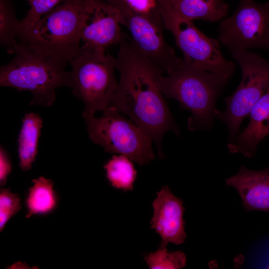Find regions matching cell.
<instances>
[{"label":"cell","instance_id":"6da1fadb","mask_svg":"<svg viewBox=\"0 0 269 269\" xmlns=\"http://www.w3.org/2000/svg\"><path fill=\"white\" fill-rule=\"evenodd\" d=\"M116 57L120 73L117 89L109 106L128 116L154 141L160 157L164 134L180 131L169 109L159 84L163 73L123 32Z\"/></svg>","mask_w":269,"mask_h":269},{"label":"cell","instance_id":"7a4b0ae2","mask_svg":"<svg viewBox=\"0 0 269 269\" xmlns=\"http://www.w3.org/2000/svg\"><path fill=\"white\" fill-rule=\"evenodd\" d=\"M13 58L0 68V86L27 91L32 95L31 106L50 107L56 99V90L72 88L71 72L65 65L24 42H18Z\"/></svg>","mask_w":269,"mask_h":269},{"label":"cell","instance_id":"3957f363","mask_svg":"<svg viewBox=\"0 0 269 269\" xmlns=\"http://www.w3.org/2000/svg\"><path fill=\"white\" fill-rule=\"evenodd\" d=\"M159 84L164 97L179 103V108L191 113L187 121L190 131L211 128L217 109L216 103L229 81L186 63L183 59Z\"/></svg>","mask_w":269,"mask_h":269},{"label":"cell","instance_id":"277c9868","mask_svg":"<svg viewBox=\"0 0 269 269\" xmlns=\"http://www.w3.org/2000/svg\"><path fill=\"white\" fill-rule=\"evenodd\" d=\"M84 0H64L28 28L19 32L28 44L66 66L80 53Z\"/></svg>","mask_w":269,"mask_h":269},{"label":"cell","instance_id":"5b68a950","mask_svg":"<svg viewBox=\"0 0 269 269\" xmlns=\"http://www.w3.org/2000/svg\"><path fill=\"white\" fill-rule=\"evenodd\" d=\"M102 112L98 118L82 113L91 140L106 152L124 155L139 165L150 163L155 158L151 137L115 108L109 106Z\"/></svg>","mask_w":269,"mask_h":269},{"label":"cell","instance_id":"8992f818","mask_svg":"<svg viewBox=\"0 0 269 269\" xmlns=\"http://www.w3.org/2000/svg\"><path fill=\"white\" fill-rule=\"evenodd\" d=\"M70 64L74 82L72 93L83 102L84 112L95 115L104 111L118 87L116 57L106 54L105 49L82 45Z\"/></svg>","mask_w":269,"mask_h":269},{"label":"cell","instance_id":"52a82bcc","mask_svg":"<svg viewBox=\"0 0 269 269\" xmlns=\"http://www.w3.org/2000/svg\"><path fill=\"white\" fill-rule=\"evenodd\" d=\"M158 2L164 27L173 35L184 61L229 81L235 72V64L223 56L218 40L208 37L193 21L176 17L166 5Z\"/></svg>","mask_w":269,"mask_h":269},{"label":"cell","instance_id":"ba28073f","mask_svg":"<svg viewBox=\"0 0 269 269\" xmlns=\"http://www.w3.org/2000/svg\"><path fill=\"white\" fill-rule=\"evenodd\" d=\"M232 54L241 67V81L234 92L225 98V110H217L215 115L227 126L230 141L238 134L242 121L269 85V61L249 51Z\"/></svg>","mask_w":269,"mask_h":269},{"label":"cell","instance_id":"9c48e42d","mask_svg":"<svg viewBox=\"0 0 269 269\" xmlns=\"http://www.w3.org/2000/svg\"><path fill=\"white\" fill-rule=\"evenodd\" d=\"M218 40L231 53L269 49V2L240 0L234 13L221 20Z\"/></svg>","mask_w":269,"mask_h":269},{"label":"cell","instance_id":"30bf717a","mask_svg":"<svg viewBox=\"0 0 269 269\" xmlns=\"http://www.w3.org/2000/svg\"><path fill=\"white\" fill-rule=\"evenodd\" d=\"M118 9L121 25L130 32L136 46L164 73H169L181 59L176 56L163 35L162 18L139 13L124 0H105Z\"/></svg>","mask_w":269,"mask_h":269},{"label":"cell","instance_id":"8fae6325","mask_svg":"<svg viewBox=\"0 0 269 269\" xmlns=\"http://www.w3.org/2000/svg\"><path fill=\"white\" fill-rule=\"evenodd\" d=\"M119 11L105 0H84L81 21L82 45L106 49L120 43L123 32Z\"/></svg>","mask_w":269,"mask_h":269},{"label":"cell","instance_id":"7c38bea8","mask_svg":"<svg viewBox=\"0 0 269 269\" xmlns=\"http://www.w3.org/2000/svg\"><path fill=\"white\" fill-rule=\"evenodd\" d=\"M181 199L177 197L167 185L157 192L152 205L153 215L150 228L161 237L159 248H166L169 243L179 245L186 238L183 214L185 208Z\"/></svg>","mask_w":269,"mask_h":269},{"label":"cell","instance_id":"4fadbf2b","mask_svg":"<svg viewBox=\"0 0 269 269\" xmlns=\"http://www.w3.org/2000/svg\"><path fill=\"white\" fill-rule=\"evenodd\" d=\"M226 183L237 190L247 211L269 212V167L253 170L243 166Z\"/></svg>","mask_w":269,"mask_h":269},{"label":"cell","instance_id":"5bb4252c","mask_svg":"<svg viewBox=\"0 0 269 269\" xmlns=\"http://www.w3.org/2000/svg\"><path fill=\"white\" fill-rule=\"evenodd\" d=\"M249 123L242 132L227 145L230 152L245 157L256 154L259 143L269 134V85L249 114Z\"/></svg>","mask_w":269,"mask_h":269},{"label":"cell","instance_id":"9a60e30c","mask_svg":"<svg viewBox=\"0 0 269 269\" xmlns=\"http://www.w3.org/2000/svg\"><path fill=\"white\" fill-rule=\"evenodd\" d=\"M176 17L215 22L226 17L229 5L223 0H158Z\"/></svg>","mask_w":269,"mask_h":269},{"label":"cell","instance_id":"2e32d148","mask_svg":"<svg viewBox=\"0 0 269 269\" xmlns=\"http://www.w3.org/2000/svg\"><path fill=\"white\" fill-rule=\"evenodd\" d=\"M42 127V119L38 114H25L17 139L19 166L23 171L31 169L35 160Z\"/></svg>","mask_w":269,"mask_h":269},{"label":"cell","instance_id":"e0dca14e","mask_svg":"<svg viewBox=\"0 0 269 269\" xmlns=\"http://www.w3.org/2000/svg\"><path fill=\"white\" fill-rule=\"evenodd\" d=\"M25 199L26 218L33 215H45L56 208L58 197L53 188L54 182L50 179L40 176L32 180Z\"/></svg>","mask_w":269,"mask_h":269},{"label":"cell","instance_id":"ac0fdd59","mask_svg":"<svg viewBox=\"0 0 269 269\" xmlns=\"http://www.w3.org/2000/svg\"><path fill=\"white\" fill-rule=\"evenodd\" d=\"M104 168L112 186L125 192L133 190L137 171L129 157L123 154L114 155Z\"/></svg>","mask_w":269,"mask_h":269},{"label":"cell","instance_id":"d6986e66","mask_svg":"<svg viewBox=\"0 0 269 269\" xmlns=\"http://www.w3.org/2000/svg\"><path fill=\"white\" fill-rule=\"evenodd\" d=\"M20 21L8 0H0V43L8 53H14L17 44Z\"/></svg>","mask_w":269,"mask_h":269},{"label":"cell","instance_id":"ffe728a7","mask_svg":"<svg viewBox=\"0 0 269 269\" xmlns=\"http://www.w3.org/2000/svg\"><path fill=\"white\" fill-rule=\"evenodd\" d=\"M144 260L150 269H181L186 266V257L181 251L169 252L166 248H159L146 255Z\"/></svg>","mask_w":269,"mask_h":269},{"label":"cell","instance_id":"44dd1931","mask_svg":"<svg viewBox=\"0 0 269 269\" xmlns=\"http://www.w3.org/2000/svg\"><path fill=\"white\" fill-rule=\"evenodd\" d=\"M21 198L10 188H1L0 190V231L1 232L8 220L21 209Z\"/></svg>","mask_w":269,"mask_h":269},{"label":"cell","instance_id":"7402d4cb","mask_svg":"<svg viewBox=\"0 0 269 269\" xmlns=\"http://www.w3.org/2000/svg\"><path fill=\"white\" fill-rule=\"evenodd\" d=\"M63 1L64 0H30L29 1L30 7L28 12L26 16L20 21L19 32L33 25L41 17Z\"/></svg>","mask_w":269,"mask_h":269},{"label":"cell","instance_id":"603a6c76","mask_svg":"<svg viewBox=\"0 0 269 269\" xmlns=\"http://www.w3.org/2000/svg\"><path fill=\"white\" fill-rule=\"evenodd\" d=\"M135 11L155 18H162L158 0H124Z\"/></svg>","mask_w":269,"mask_h":269},{"label":"cell","instance_id":"cb8c5ba5","mask_svg":"<svg viewBox=\"0 0 269 269\" xmlns=\"http://www.w3.org/2000/svg\"><path fill=\"white\" fill-rule=\"evenodd\" d=\"M11 171V163L8 155L5 149L0 148V185L1 187L5 185L7 177Z\"/></svg>","mask_w":269,"mask_h":269},{"label":"cell","instance_id":"d4e9b609","mask_svg":"<svg viewBox=\"0 0 269 269\" xmlns=\"http://www.w3.org/2000/svg\"><path fill=\"white\" fill-rule=\"evenodd\" d=\"M30 0H27V1L29 2Z\"/></svg>","mask_w":269,"mask_h":269}]
</instances>
